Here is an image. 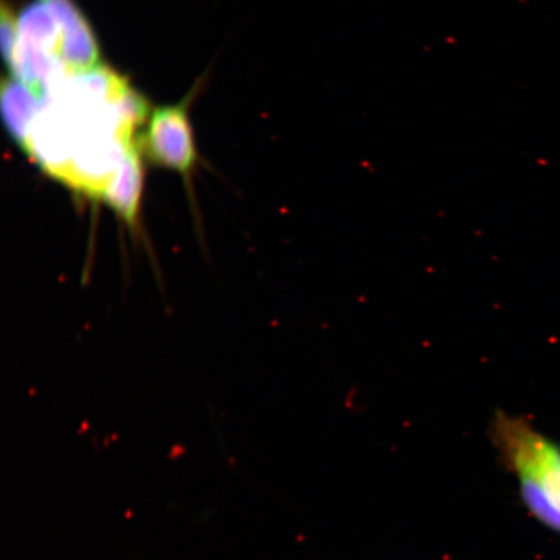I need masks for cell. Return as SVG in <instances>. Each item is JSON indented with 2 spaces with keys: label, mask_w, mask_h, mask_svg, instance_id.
I'll use <instances>...</instances> for the list:
<instances>
[{
  "label": "cell",
  "mask_w": 560,
  "mask_h": 560,
  "mask_svg": "<svg viewBox=\"0 0 560 560\" xmlns=\"http://www.w3.org/2000/svg\"><path fill=\"white\" fill-rule=\"evenodd\" d=\"M489 433L503 466L520 481L525 508L560 534V444L527 418L501 410L495 412Z\"/></svg>",
  "instance_id": "obj_1"
},
{
  "label": "cell",
  "mask_w": 560,
  "mask_h": 560,
  "mask_svg": "<svg viewBox=\"0 0 560 560\" xmlns=\"http://www.w3.org/2000/svg\"><path fill=\"white\" fill-rule=\"evenodd\" d=\"M42 3H45L58 20L62 32L61 39L93 31L73 0H42Z\"/></svg>",
  "instance_id": "obj_6"
},
{
  "label": "cell",
  "mask_w": 560,
  "mask_h": 560,
  "mask_svg": "<svg viewBox=\"0 0 560 560\" xmlns=\"http://www.w3.org/2000/svg\"><path fill=\"white\" fill-rule=\"evenodd\" d=\"M0 40H2V52L5 66L9 67L10 72H12L19 44V20L13 15L5 0H3L2 10H0Z\"/></svg>",
  "instance_id": "obj_7"
},
{
  "label": "cell",
  "mask_w": 560,
  "mask_h": 560,
  "mask_svg": "<svg viewBox=\"0 0 560 560\" xmlns=\"http://www.w3.org/2000/svg\"><path fill=\"white\" fill-rule=\"evenodd\" d=\"M144 190V167L140 159L139 143L131 145L126 152L101 199L120 217L129 228L137 226L140 202Z\"/></svg>",
  "instance_id": "obj_3"
},
{
  "label": "cell",
  "mask_w": 560,
  "mask_h": 560,
  "mask_svg": "<svg viewBox=\"0 0 560 560\" xmlns=\"http://www.w3.org/2000/svg\"><path fill=\"white\" fill-rule=\"evenodd\" d=\"M0 102H2L3 122L9 135L25 151L35 121L44 109V97L16 77L10 75L2 82Z\"/></svg>",
  "instance_id": "obj_4"
},
{
  "label": "cell",
  "mask_w": 560,
  "mask_h": 560,
  "mask_svg": "<svg viewBox=\"0 0 560 560\" xmlns=\"http://www.w3.org/2000/svg\"><path fill=\"white\" fill-rule=\"evenodd\" d=\"M19 40L59 56L62 32L45 3H32L21 12Z\"/></svg>",
  "instance_id": "obj_5"
},
{
  "label": "cell",
  "mask_w": 560,
  "mask_h": 560,
  "mask_svg": "<svg viewBox=\"0 0 560 560\" xmlns=\"http://www.w3.org/2000/svg\"><path fill=\"white\" fill-rule=\"evenodd\" d=\"M188 101L153 110L149 126L139 140L153 163L180 174L190 173L198 161Z\"/></svg>",
  "instance_id": "obj_2"
}]
</instances>
